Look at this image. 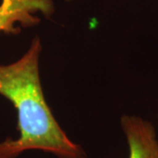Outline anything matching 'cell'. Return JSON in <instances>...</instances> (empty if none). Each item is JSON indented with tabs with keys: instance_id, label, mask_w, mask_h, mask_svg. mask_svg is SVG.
I'll return each instance as SVG.
<instances>
[{
	"instance_id": "cell-1",
	"label": "cell",
	"mask_w": 158,
	"mask_h": 158,
	"mask_svg": "<svg viewBox=\"0 0 158 158\" xmlns=\"http://www.w3.org/2000/svg\"><path fill=\"white\" fill-rule=\"evenodd\" d=\"M41 42L35 37L20 59L0 66V95L13 104L18 113L17 139L0 142V158H17L27 150H41L58 158H88L58 124L46 101L40 77Z\"/></svg>"
},
{
	"instance_id": "cell-2",
	"label": "cell",
	"mask_w": 158,
	"mask_h": 158,
	"mask_svg": "<svg viewBox=\"0 0 158 158\" xmlns=\"http://www.w3.org/2000/svg\"><path fill=\"white\" fill-rule=\"evenodd\" d=\"M120 126L128 145V158H158L156 133L149 121L135 115H123Z\"/></svg>"
},
{
	"instance_id": "cell-3",
	"label": "cell",
	"mask_w": 158,
	"mask_h": 158,
	"mask_svg": "<svg viewBox=\"0 0 158 158\" xmlns=\"http://www.w3.org/2000/svg\"><path fill=\"white\" fill-rule=\"evenodd\" d=\"M34 3L33 0H4L0 6V31H14V22L24 19L25 12L34 7Z\"/></svg>"
},
{
	"instance_id": "cell-4",
	"label": "cell",
	"mask_w": 158,
	"mask_h": 158,
	"mask_svg": "<svg viewBox=\"0 0 158 158\" xmlns=\"http://www.w3.org/2000/svg\"><path fill=\"white\" fill-rule=\"evenodd\" d=\"M157 116H158V109H157Z\"/></svg>"
}]
</instances>
